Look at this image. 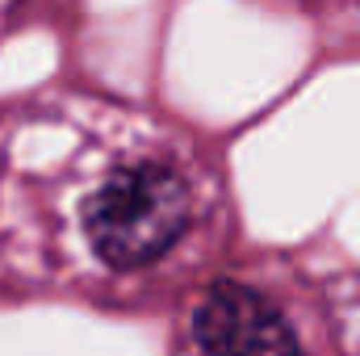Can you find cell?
Segmentation results:
<instances>
[{"label":"cell","mask_w":360,"mask_h":356,"mask_svg":"<svg viewBox=\"0 0 360 356\" xmlns=\"http://www.w3.org/2000/svg\"><path fill=\"white\" fill-rule=\"evenodd\" d=\"M188 227V184L168 164L117 168L89 201L84 231L109 268H143L160 260Z\"/></svg>","instance_id":"cell-1"},{"label":"cell","mask_w":360,"mask_h":356,"mask_svg":"<svg viewBox=\"0 0 360 356\" xmlns=\"http://www.w3.org/2000/svg\"><path fill=\"white\" fill-rule=\"evenodd\" d=\"M193 336L210 356H302L285 314L239 281H218L201 298Z\"/></svg>","instance_id":"cell-2"}]
</instances>
